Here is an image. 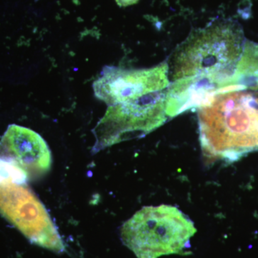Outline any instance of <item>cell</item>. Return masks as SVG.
Returning <instances> with one entry per match:
<instances>
[{"instance_id": "obj_9", "label": "cell", "mask_w": 258, "mask_h": 258, "mask_svg": "<svg viewBox=\"0 0 258 258\" xmlns=\"http://www.w3.org/2000/svg\"><path fill=\"white\" fill-rule=\"evenodd\" d=\"M28 179L23 169H20L13 161L0 158V183L13 181L23 184Z\"/></svg>"}, {"instance_id": "obj_2", "label": "cell", "mask_w": 258, "mask_h": 258, "mask_svg": "<svg viewBox=\"0 0 258 258\" xmlns=\"http://www.w3.org/2000/svg\"><path fill=\"white\" fill-rule=\"evenodd\" d=\"M242 47L240 26L230 20H218L195 30L174 51L169 77L177 80L198 76H233Z\"/></svg>"}, {"instance_id": "obj_7", "label": "cell", "mask_w": 258, "mask_h": 258, "mask_svg": "<svg viewBox=\"0 0 258 258\" xmlns=\"http://www.w3.org/2000/svg\"><path fill=\"white\" fill-rule=\"evenodd\" d=\"M0 158L13 161L28 178L44 175L52 164L45 141L31 129L15 124L8 127L0 140Z\"/></svg>"}, {"instance_id": "obj_8", "label": "cell", "mask_w": 258, "mask_h": 258, "mask_svg": "<svg viewBox=\"0 0 258 258\" xmlns=\"http://www.w3.org/2000/svg\"><path fill=\"white\" fill-rule=\"evenodd\" d=\"M240 85L247 89L258 91V45L246 42L235 72L227 87ZM226 88V87H225Z\"/></svg>"}, {"instance_id": "obj_5", "label": "cell", "mask_w": 258, "mask_h": 258, "mask_svg": "<svg viewBox=\"0 0 258 258\" xmlns=\"http://www.w3.org/2000/svg\"><path fill=\"white\" fill-rule=\"evenodd\" d=\"M169 66L164 62L152 68L126 70L105 67L101 77L93 83L97 98L108 106L167 89L170 86Z\"/></svg>"}, {"instance_id": "obj_3", "label": "cell", "mask_w": 258, "mask_h": 258, "mask_svg": "<svg viewBox=\"0 0 258 258\" xmlns=\"http://www.w3.org/2000/svg\"><path fill=\"white\" fill-rule=\"evenodd\" d=\"M196 232L179 209L162 205L139 210L122 226L120 236L137 258H158L182 252Z\"/></svg>"}, {"instance_id": "obj_10", "label": "cell", "mask_w": 258, "mask_h": 258, "mask_svg": "<svg viewBox=\"0 0 258 258\" xmlns=\"http://www.w3.org/2000/svg\"><path fill=\"white\" fill-rule=\"evenodd\" d=\"M115 2L120 8H125V7L137 4L139 0H115Z\"/></svg>"}, {"instance_id": "obj_6", "label": "cell", "mask_w": 258, "mask_h": 258, "mask_svg": "<svg viewBox=\"0 0 258 258\" xmlns=\"http://www.w3.org/2000/svg\"><path fill=\"white\" fill-rule=\"evenodd\" d=\"M0 213L35 242L45 237L60 241L46 210L28 189L18 183H0Z\"/></svg>"}, {"instance_id": "obj_1", "label": "cell", "mask_w": 258, "mask_h": 258, "mask_svg": "<svg viewBox=\"0 0 258 258\" xmlns=\"http://www.w3.org/2000/svg\"><path fill=\"white\" fill-rule=\"evenodd\" d=\"M198 120L207 157L237 161L258 149V93H217L199 108Z\"/></svg>"}, {"instance_id": "obj_4", "label": "cell", "mask_w": 258, "mask_h": 258, "mask_svg": "<svg viewBox=\"0 0 258 258\" xmlns=\"http://www.w3.org/2000/svg\"><path fill=\"white\" fill-rule=\"evenodd\" d=\"M166 91L149 93L108 107L106 114L93 129L96 152L124 141L144 137L164 124Z\"/></svg>"}]
</instances>
